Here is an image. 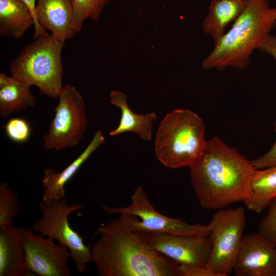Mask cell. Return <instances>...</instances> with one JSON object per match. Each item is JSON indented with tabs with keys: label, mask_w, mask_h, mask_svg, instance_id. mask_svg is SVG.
I'll return each instance as SVG.
<instances>
[{
	"label": "cell",
	"mask_w": 276,
	"mask_h": 276,
	"mask_svg": "<svg viewBox=\"0 0 276 276\" xmlns=\"http://www.w3.org/2000/svg\"><path fill=\"white\" fill-rule=\"evenodd\" d=\"M54 118L43 137V148L58 151L77 146L87 127L84 101L77 88L65 85L58 97Z\"/></svg>",
	"instance_id": "9"
},
{
	"label": "cell",
	"mask_w": 276,
	"mask_h": 276,
	"mask_svg": "<svg viewBox=\"0 0 276 276\" xmlns=\"http://www.w3.org/2000/svg\"><path fill=\"white\" fill-rule=\"evenodd\" d=\"M26 253V274L39 276H71V252L64 245L20 227Z\"/></svg>",
	"instance_id": "10"
},
{
	"label": "cell",
	"mask_w": 276,
	"mask_h": 276,
	"mask_svg": "<svg viewBox=\"0 0 276 276\" xmlns=\"http://www.w3.org/2000/svg\"><path fill=\"white\" fill-rule=\"evenodd\" d=\"M247 0H212L208 15L202 24L204 32L213 40L214 44L225 34L228 25L240 15Z\"/></svg>",
	"instance_id": "18"
},
{
	"label": "cell",
	"mask_w": 276,
	"mask_h": 276,
	"mask_svg": "<svg viewBox=\"0 0 276 276\" xmlns=\"http://www.w3.org/2000/svg\"><path fill=\"white\" fill-rule=\"evenodd\" d=\"M109 102L119 108L121 117L118 126L109 132V135L116 136L127 132L138 134L144 141L152 139L153 122L156 119L155 112L136 114L129 107L127 96L123 92L114 90L109 95Z\"/></svg>",
	"instance_id": "16"
},
{
	"label": "cell",
	"mask_w": 276,
	"mask_h": 276,
	"mask_svg": "<svg viewBox=\"0 0 276 276\" xmlns=\"http://www.w3.org/2000/svg\"><path fill=\"white\" fill-rule=\"evenodd\" d=\"M245 208L217 210L209 224L211 248L206 266L218 276H228L234 265L244 237Z\"/></svg>",
	"instance_id": "7"
},
{
	"label": "cell",
	"mask_w": 276,
	"mask_h": 276,
	"mask_svg": "<svg viewBox=\"0 0 276 276\" xmlns=\"http://www.w3.org/2000/svg\"><path fill=\"white\" fill-rule=\"evenodd\" d=\"M251 195L243 203L256 213L267 209L276 198V167L256 169L251 183Z\"/></svg>",
	"instance_id": "20"
},
{
	"label": "cell",
	"mask_w": 276,
	"mask_h": 276,
	"mask_svg": "<svg viewBox=\"0 0 276 276\" xmlns=\"http://www.w3.org/2000/svg\"><path fill=\"white\" fill-rule=\"evenodd\" d=\"M267 209L266 214L259 223V232L276 245V198Z\"/></svg>",
	"instance_id": "24"
},
{
	"label": "cell",
	"mask_w": 276,
	"mask_h": 276,
	"mask_svg": "<svg viewBox=\"0 0 276 276\" xmlns=\"http://www.w3.org/2000/svg\"><path fill=\"white\" fill-rule=\"evenodd\" d=\"M140 233L155 250L179 264L206 265L211 248L209 235Z\"/></svg>",
	"instance_id": "11"
},
{
	"label": "cell",
	"mask_w": 276,
	"mask_h": 276,
	"mask_svg": "<svg viewBox=\"0 0 276 276\" xmlns=\"http://www.w3.org/2000/svg\"><path fill=\"white\" fill-rule=\"evenodd\" d=\"M36 15L40 26L65 41L77 33L71 0H37Z\"/></svg>",
	"instance_id": "14"
},
{
	"label": "cell",
	"mask_w": 276,
	"mask_h": 276,
	"mask_svg": "<svg viewBox=\"0 0 276 276\" xmlns=\"http://www.w3.org/2000/svg\"><path fill=\"white\" fill-rule=\"evenodd\" d=\"M97 233L91 262L100 276H179V263L155 250L143 235L119 217Z\"/></svg>",
	"instance_id": "2"
},
{
	"label": "cell",
	"mask_w": 276,
	"mask_h": 276,
	"mask_svg": "<svg viewBox=\"0 0 276 276\" xmlns=\"http://www.w3.org/2000/svg\"><path fill=\"white\" fill-rule=\"evenodd\" d=\"M179 276H218L206 266H201L187 264H179Z\"/></svg>",
	"instance_id": "26"
},
{
	"label": "cell",
	"mask_w": 276,
	"mask_h": 276,
	"mask_svg": "<svg viewBox=\"0 0 276 276\" xmlns=\"http://www.w3.org/2000/svg\"><path fill=\"white\" fill-rule=\"evenodd\" d=\"M29 9L34 19V33L33 36L34 40L40 36L49 35L48 33L40 25L36 15V1L37 0H21Z\"/></svg>",
	"instance_id": "27"
},
{
	"label": "cell",
	"mask_w": 276,
	"mask_h": 276,
	"mask_svg": "<svg viewBox=\"0 0 276 276\" xmlns=\"http://www.w3.org/2000/svg\"><path fill=\"white\" fill-rule=\"evenodd\" d=\"M233 271L237 276H276V245L259 232L244 236Z\"/></svg>",
	"instance_id": "12"
},
{
	"label": "cell",
	"mask_w": 276,
	"mask_h": 276,
	"mask_svg": "<svg viewBox=\"0 0 276 276\" xmlns=\"http://www.w3.org/2000/svg\"><path fill=\"white\" fill-rule=\"evenodd\" d=\"M105 137L100 130L96 132L92 140L82 152L62 171L58 172L52 168L45 170L42 179V199L50 201L64 198L65 186L74 176L91 154L102 145Z\"/></svg>",
	"instance_id": "13"
},
{
	"label": "cell",
	"mask_w": 276,
	"mask_h": 276,
	"mask_svg": "<svg viewBox=\"0 0 276 276\" xmlns=\"http://www.w3.org/2000/svg\"><path fill=\"white\" fill-rule=\"evenodd\" d=\"M74 25L76 33H79L83 21L87 18L97 21L103 9L100 0H71Z\"/></svg>",
	"instance_id": "22"
},
{
	"label": "cell",
	"mask_w": 276,
	"mask_h": 276,
	"mask_svg": "<svg viewBox=\"0 0 276 276\" xmlns=\"http://www.w3.org/2000/svg\"><path fill=\"white\" fill-rule=\"evenodd\" d=\"M275 24L276 8L270 7L268 0H247L231 29L203 60V68L219 71L228 67L246 68L254 51L259 49Z\"/></svg>",
	"instance_id": "3"
},
{
	"label": "cell",
	"mask_w": 276,
	"mask_h": 276,
	"mask_svg": "<svg viewBox=\"0 0 276 276\" xmlns=\"http://www.w3.org/2000/svg\"><path fill=\"white\" fill-rule=\"evenodd\" d=\"M19 209L17 195L7 182L2 181L0 183V226L12 224Z\"/></svg>",
	"instance_id": "21"
},
{
	"label": "cell",
	"mask_w": 276,
	"mask_h": 276,
	"mask_svg": "<svg viewBox=\"0 0 276 276\" xmlns=\"http://www.w3.org/2000/svg\"><path fill=\"white\" fill-rule=\"evenodd\" d=\"M131 203L124 207L102 205L109 214H119V218L131 229L137 232H154L180 235H209L210 226L199 223L191 224L179 219L165 216L151 203L141 186L130 197Z\"/></svg>",
	"instance_id": "6"
},
{
	"label": "cell",
	"mask_w": 276,
	"mask_h": 276,
	"mask_svg": "<svg viewBox=\"0 0 276 276\" xmlns=\"http://www.w3.org/2000/svg\"><path fill=\"white\" fill-rule=\"evenodd\" d=\"M202 119L193 111L175 109L165 115L157 129L155 156L166 167H190L206 144Z\"/></svg>",
	"instance_id": "4"
},
{
	"label": "cell",
	"mask_w": 276,
	"mask_h": 276,
	"mask_svg": "<svg viewBox=\"0 0 276 276\" xmlns=\"http://www.w3.org/2000/svg\"><path fill=\"white\" fill-rule=\"evenodd\" d=\"M82 206L80 204L68 203L64 198L42 201L39 204L41 217L35 222L32 227L36 233L65 245L79 272H84L91 262V246H86L82 237L70 226L68 217Z\"/></svg>",
	"instance_id": "8"
},
{
	"label": "cell",
	"mask_w": 276,
	"mask_h": 276,
	"mask_svg": "<svg viewBox=\"0 0 276 276\" xmlns=\"http://www.w3.org/2000/svg\"><path fill=\"white\" fill-rule=\"evenodd\" d=\"M4 128L7 136L16 143L27 142L31 135L32 128L29 122L21 117L10 119Z\"/></svg>",
	"instance_id": "23"
},
{
	"label": "cell",
	"mask_w": 276,
	"mask_h": 276,
	"mask_svg": "<svg viewBox=\"0 0 276 276\" xmlns=\"http://www.w3.org/2000/svg\"><path fill=\"white\" fill-rule=\"evenodd\" d=\"M258 50L272 56L276 62V37L269 34Z\"/></svg>",
	"instance_id": "28"
},
{
	"label": "cell",
	"mask_w": 276,
	"mask_h": 276,
	"mask_svg": "<svg viewBox=\"0 0 276 276\" xmlns=\"http://www.w3.org/2000/svg\"><path fill=\"white\" fill-rule=\"evenodd\" d=\"M65 41L52 34L26 44L9 67L14 78L39 88V93L57 99L62 91L63 68L61 52Z\"/></svg>",
	"instance_id": "5"
},
{
	"label": "cell",
	"mask_w": 276,
	"mask_h": 276,
	"mask_svg": "<svg viewBox=\"0 0 276 276\" xmlns=\"http://www.w3.org/2000/svg\"><path fill=\"white\" fill-rule=\"evenodd\" d=\"M274 131L276 132V122L274 124ZM250 161L256 169L276 167V140L267 152Z\"/></svg>",
	"instance_id": "25"
},
{
	"label": "cell",
	"mask_w": 276,
	"mask_h": 276,
	"mask_svg": "<svg viewBox=\"0 0 276 276\" xmlns=\"http://www.w3.org/2000/svg\"><path fill=\"white\" fill-rule=\"evenodd\" d=\"M26 274V253L20 226H0V276Z\"/></svg>",
	"instance_id": "15"
},
{
	"label": "cell",
	"mask_w": 276,
	"mask_h": 276,
	"mask_svg": "<svg viewBox=\"0 0 276 276\" xmlns=\"http://www.w3.org/2000/svg\"><path fill=\"white\" fill-rule=\"evenodd\" d=\"M189 168L195 194L203 208H225L244 203L251 195L256 169L237 149L217 136L206 141L200 155Z\"/></svg>",
	"instance_id": "1"
},
{
	"label": "cell",
	"mask_w": 276,
	"mask_h": 276,
	"mask_svg": "<svg viewBox=\"0 0 276 276\" xmlns=\"http://www.w3.org/2000/svg\"><path fill=\"white\" fill-rule=\"evenodd\" d=\"M30 85L3 73L0 74V117L7 118L12 112L35 106L36 97Z\"/></svg>",
	"instance_id": "17"
},
{
	"label": "cell",
	"mask_w": 276,
	"mask_h": 276,
	"mask_svg": "<svg viewBox=\"0 0 276 276\" xmlns=\"http://www.w3.org/2000/svg\"><path fill=\"white\" fill-rule=\"evenodd\" d=\"M34 26L33 17L21 0H0V36L19 39Z\"/></svg>",
	"instance_id": "19"
},
{
	"label": "cell",
	"mask_w": 276,
	"mask_h": 276,
	"mask_svg": "<svg viewBox=\"0 0 276 276\" xmlns=\"http://www.w3.org/2000/svg\"><path fill=\"white\" fill-rule=\"evenodd\" d=\"M110 1V0H100L101 6L103 8Z\"/></svg>",
	"instance_id": "29"
}]
</instances>
